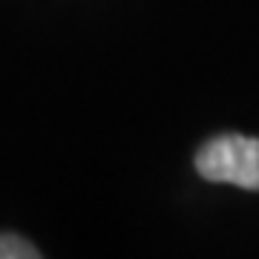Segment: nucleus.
Listing matches in <instances>:
<instances>
[{
  "label": "nucleus",
  "mask_w": 259,
  "mask_h": 259,
  "mask_svg": "<svg viewBox=\"0 0 259 259\" xmlns=\"http://www.w3.org/2000/svg\"><path fill=\"white\" fill-rule=\"evenodd\" d=\"M199 176L216 185H236L242 190H259V139L228 133L216 136L196 153Z\"/></svg>",
  "instance_id": "1"
},
{
  "label": "nucleus",
  "mask_w": 259,
  "mask_h": 259,
  "mask_svg": "<svg viewBox=\"0 0 259 259\" xmlns=\"http://www.w3.org/2000/svg\"><path fill=\"white\" fill-rule=\"evenodd\" d=\"M40 250L15 233H0V259H37Z\"/></svg>",
  "instance_id": "2"
}]
</instances>
